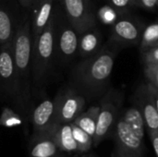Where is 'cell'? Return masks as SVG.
<instances>
[{
    "label": "cell",
    "instance_id": "9",
    "mask_svg": "<svg viewBox=\"0 0 158 157\" xmlns=\"http://www.w3.org/2000/svg\"><path fill=\"white\" fill-rule=\"evenodd\" d=\"M19 23H16L10 8L0 2V44H11Z\"/></svg>",
    "mask_w": 158,
    "mask_h": 157
},
{
    "label": "cell",
    "instance_id": "29",
    "mask_svg": "<svg viewBox=\"0 0 158 157\" xmlns=\"http://www.w3.org/2000/svg\"><path fill=\"white\" fill-rule=\"evenodd\" d=\"M153 78H154V81L156 83V85L158 86V67L155 69L154 71V74H153Z\"/></svg>",
    "mask_w": 158,
    "mask_h": 157
},
{
    "label": "cell",
    "instance_id": "22",
    "mask_svg": "<svg viewBox=\"0 0 158 157\" xmlns=\"http://www.w3.org/2000/svg\"><path fill=\"white\" fill-rule=\"evenodd\" d=\"M158 41V23L148 26L143 33V42L145 43H153Z\"/></svg>",
    "mask_w": 158,
    "mask_h": 157
},
{
    "label": "cell",
    "instance_id": "28",
    "mask_svg": "<svg viewBox=\"0 0 158 157\" xmlns=\"http://www.w3.org/2000/svg\"><path fill=\"white\" fill-rule=\"evenodd\" d=\"M19 2L20 3V5L26 8H31V6H32L34 0H19Z\"/></svg>",
    "mask_w": 158,
    "mask_h": 157
},
{
    "label": "cell",
    "instance_id": "10",
    "mask_svg": "<svg viewBox=\"0 0 158 157\" xmlns=\"http://www.w3.org/2000/svg\"><path fill=\"white\" fill-rule=\"evenodd\" d=\"M52 135L62 152L80 153L78 143L73 136L71 123L56 124L52 130Z\"/></svg>",
    "mask_w": 158,
    "mask_h": 157
},
{
    "label": "cell",
    "instance_id": "30",
    "mask_svg": "<svg viewBox=\"0 0 158 157\" xmlns=\"http://www.w3.org/2000/svg\"><path fill=\"white\" fill-rule=\"evenodd\" d=\"M155 105H156V109H157L158 111V97L156 99V102H155Z\"/></svg>",
    "mask_w": 158,
    "mask_h": 157
},
{
    "label": "cell",
    "instance_id": "23",
    "mask_svg": "<svg viewBox=\"0 0 158 157\" xmlns=\"http://www.w3.org/2000/svg\"><path fill=\"white\" fill-rule=\"evenodd\" d=\"M150 136H151V141H152V144H153L155 154H156V157H158V130L151 132Z\"/></svg>",
    "mask_w": 158,
    "mask_h": 157
},
{
    "label": "cell",
    "instance_id": "3",
    "mask_svg": "<svg viewBox=\"0 0 158 157\" xmlns=\"http://www.w3.org/2000/svg\"><path fill=\"white\" fill-rule=\"evenodd\" d=\"M0 96L11 103L20 113H27L19 91L16 79L12 43L0 48Z\"/></svg>",
    "mask_w": 158,
    "mask_h": 157
},
{
    "label": "cell",
    "instance_id": "8",
    "mask_svg": "<svg viewBox=\"0 0 158 157\" xmlns=\"http://www.w3.org/2000/svg\"><path fill=\"white\" fill-rule=\"evenodd\" d=\"M59 152L61 150L54 140L52 131L31 137L29 144L30 157H58Z\"/></svg>",
    "mask_w": 158,
    "mask_h": 157
},
{
    "label": "cell",
    "instance_id": "13",
    "mask_svg": "<svg viewBox=\"0 0 158 157\" xmlns=\"http://www.w3.org/2000/svg\"><path fill=\"white\" fill-rule=\"evenodd\" d=\"M78 37L75 31L71 28H63L59 33L57 46L61 56L65 57L71 56L78 48Z\"/></svg>",
    "mask_w": 158,
    "mask_h": 157
},
{
    "label": "cell",
    "instance_id": "16",
    "mask_svg": "<svg viewBox=\"0 0 158 157\" xmlns=\"http://www.w3.org/2000/svg\"><path fill=\"white\" fill-rule=\"evenodd\" d=\"M63 4L69 19L76 28H80L85 16L84 0H63Z\"/></svg>",
    "mask_w": 158,
    "mask_h": 157
},
{
    "label": "cell",
    "instance_id": "21",
    "mask_svg": "<svg viewBox=\"0 0 158 157\" xmlns=\"http://www.w3.org/2000/svg\"><path fill=\"white\" fill-rule=\"evenodd\" d=\"M98 39L94 33H86L84 34L80 43V49L82 54H88L93 52L97 46Z\"/></svg>",
    "mask_w": 158,
    "mask_h": 157
},
{
    "label": "cell",
    "instance_id": "20",
    "mask_svg": "<svg viewBox=\"0 0 158 157\" xmlns=\"http://www.w3.org/2000/svg\"><path fill=\"white\" fill-rule=\"evenodd\" d=\"M116 33L125 40H134L138 36L137 28L129 20H119L115 25Z\"/></svg>",
    "mask_w": 158,
    "mask_h": 157
},
{
    "label": "cell",
    "instance_id": "25",
    "mask_svg": "<svg viewBox=\"0 0 158 157\" xmlns=\"http://www.w3.org/2000/svg\"><path fill=\"white\" fill-rule=\"evenodd\" d=\"M149 61L154 62V63H158V46L150 53V55H149Z\"/></svg>",
    "mask_w": 158,
    "mask_h": 157
},
{
    "label": "cell",
    "instance_id": "19",
    "mask_svg": "<svg viewBox=\"0 0 158 157\" xmlns=\"http://www.w3.org/2000/svg\"><path fill=\"white\" fill-rule=\"evenodd\" d=\"M143 116L150 133L158 130V111L155 104L146 103L143 109Z\"/></svg>",
    "mask_w": 158,
    "mask_h": 157
},
{
    "label": "cell",
    "instance_id": "27",
    "mask_svg": "<svg viewBox=\"0 0 158 157\" xmlns=\"http://www.w3.org/2000/svg\"><path fill=\"white\" fill-rule=\"evenodd\" d=\"M141 1L144 6L149 7V8H153L157 3V0H141Z\"/></svg>",
    "mask_w": 158,
    "mask_h": 157
},
{
    "label": "cell",
    "instance_id": "14",
    "mask_svg": "<svg viewBox=\"0 0 158 157\" xmlns=\"http://www.w3.org/2000/svg\"><path fill=\"white\" fill-rule=\"evenodd\" d=\"M122 118L130 126L136 136L143 141L145 132V122L143 113L139 109L131 107L125 112Z\"/></svg>",
    "mask_w": 158,
    "mask_h": 157
},
{
    "label": "cell",
    "instance_id": "1",
    "mask_svg": "<svg viewBox=\"0 0 158 157\" xmlns=\"http://www.w3.org/2000/svg\"><path fill=\"white\" fill-rule=\"evenodd\" d=\"M32 46L33 41L31 33V18H27L22 21V23H19L12 42L17 84L26 112L29 110L31 98Z\"/></svg>",
    "mask_w": 158,
    "mask_h": 157
},
{
    "label": "cell",
    "instance_id": "12",
    "mask_svg": "<svg viewBox=\"0 0 158 157\" xmlns=\"http://www.w3.org/2000/svg\"><path fill=\"white\" fill-rule=\"evenodd\" d=\"M114 59L109 55H102L89 68V77L94 81H102L106 80L113 69Z\"/></svg>",
    "mask_w": 158,
    "mask_h": 157
},
{
    "label": "cell",
    "instance_id": "7",
    "mask_svg": "<svg viewBox=\"0 0 158 157\" xmlns=\"http://www.w3.org/2000/svg\"><path fill=\"white\" fill-rule=\"evenodd\" d=\"M31 8V33L34 43L54 17V0H34Z\"/></svg>",
    "mask_w": 158,
    "mask_h": 157
},
{
    "label": "cell",
    "instance_id": "6",
    "mask_svg": "<svg viewBox=\"0 0 158 157\" xmlns=\"http://www.w3.org/2000/svg\"><path fill=\"white\" fill-rule=\"evenodd\" d=\"M55 123H72L81 114L84 105L83 99L72 93H67L55 100Z\"/></svg>",
    "mask_w": 158,
    "mask_h": 157
},
{
    "label": "cell",
    "instance_id": "18",
    "mask_svg": "<svg viewBox=\"0 0 158 157\" xmlns=\"http://www.w3.org/2000/svg\"><path fill=\"white\" fill-rule=\"evenodd\" d=\"M71 125H72L73 136H74L75 141L78 143L80 153L87 152L94 146L93 138L84 130H82L81 128H79L77 125H75L74 123H71Z\"/></svg>",
    "mask_w": 158,
    "mask_h": 157
},
{
    "label": "cell",
    "instance_id": "17",
    "mask_svg": "<svg viewBox=\"0 0 158 157\" xmlns=\"http://www.w3.org/2000/svg\"><path fill=\"white\" fill-rule=\"evenodd\" d=\"M23 123V118L19 111L5 107L0 116V126L6 128H14Z\"/></svg>",
    "mask_w": 158,
    "mask_h": 157
},
{
    "label": "cell",
    "instance_id": "4",
    "mask_svg": "<svg viewBox=\"0 0 158 157\" xmlns=\"http://www.w3.org/2000/svg\"><path fill=\"white\" fill-rule=\"evenodd\" d=\"M143 140L136 136L123 118L116 122L115 148L112 157H143Z\"/></svg>",
    "mask_w": 158,
    "mask_h": 157
},
{
    "label": "cell",
    "instance_id": "15",
    "mask_svg": "<svg viewBox=\"0 0 158 157\" xmlns=\"http://www.w3.org/2000/svg\"><path fill=\"white\" fill-rule=\"evenodd\" d=\"M99 111L100 108L92 107L87 112L81 113L72 123L77 125L79 128L88 133L92 138H94L96 130V121Z\"/></svg>",
    "mask_w": 158,
    "mask_h": 157
},
{
    "label": "cell",
    "instance_id": "11",
    "mask_svg": "<svg viewBox=\"0 0 158 157\" xmlns=\"http://www.w3.org/2000/svg\"><path fill=\"white\" fill-rule=\"evenodd\" d=\"M114 123H115L114 108L109 105H105L102 108H100L97 117V121H96V130L93 138L94 146L99 145V143L106 137Z\"/></svg>",
    "mask_w": 158,
    "mask_h": 157
},
{
    "label": "cell",
    "instance_id": "24",
    "mask_svg": "<svg viewBox=\"0 0 158 157\" xmlns=\"http://www.w3.org/2000/svg\"><path fill=\"white\" fill-rule=\"evenodd\" d=\"M103 17H104V19H105L106 21L110 22V21H113V19H115V13H114L111 9L107 8L106 10H105L104 16H103Z\"/></svg>",
    "mask_w": 158,
    "mask_h": 157
},
{
    "label": "cell",
    "instance_id": "26",
    "mask_svg": "<svg viewBox=\"0 0 158 157\" xmlns=\"http://www.w3.org/2000/svg\"><path fill=\"white\" fill-rule=\"evenodd\" d=\"M129 2H130V0H112V3L118 7L126 6L129 4Z\"/></svg>",
    "mask_w": 158,
    "mask_h": 157
},
{
    "label": "cell",
    "instance_id": "2",
    "mask_svg": "<svg viewBox=\"0 0 158 157\" xmlns=\"http://www.w3.org/2000/svg\"><path fill=\"white\" fill-rule=\"evenodd\" d=\"M55 18L51 19L47 27L33 43L31 55V74L32 86L34 89L43 85L55 48Z\"/></svg>",
    "mask_w": 158,
    "mask_h": 157
},
{
    "label": "cell",
    "instance_id": "5",
    "mask_svg": "<svg viewBox=\"0 0 158 157\" xmlns=\"http://www.w3.org/2000/svg\"><path fill=\"white\" fill-rule=\"evenodd\" d=\"M55 113V101L50 99L43 100L33 108L31 114L32 136L49 133L53 130L56 125Z\"/></svg>",
    "mask_w": 158,
    "mask_h": 157
}]
</instances>
